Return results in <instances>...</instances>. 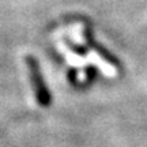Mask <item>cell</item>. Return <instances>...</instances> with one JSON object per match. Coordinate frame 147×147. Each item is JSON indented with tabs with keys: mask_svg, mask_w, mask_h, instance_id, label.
Here are the masks:
<instances>
[{
	"mask_svg": "<svg viewBox=\"0 0 147 147\" xmlns=\"http://www.w3.org/2000/svg\"><path fill=\"white\" fill-rule=\"evenodd\" d=\"M26 64L27 68H29V72H30V79H32L33 87H34V94H36L37 102L41 106H48L51 104V94H49L47 86H45V82H44V79L41 76L37 60L32 56H27Z\"/></svg>",
	"mask_w": 147,
	"mask_h": 147,
	"instance_id": "1",
	"label": "cell"
}]
</instances>
